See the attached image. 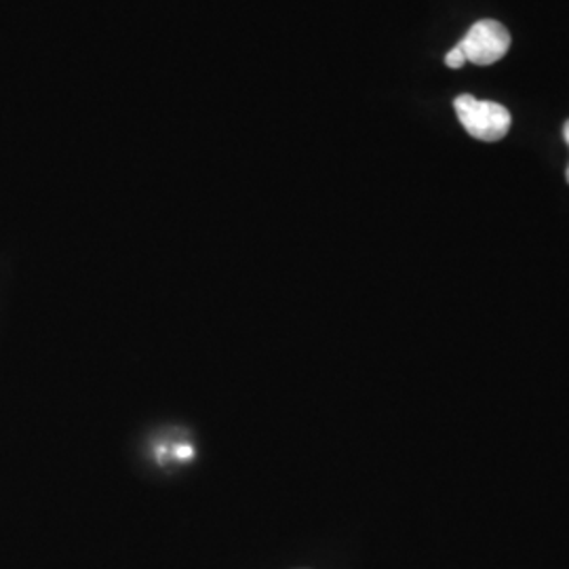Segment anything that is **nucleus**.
<instances>
[{"mask_svg":"<svg viewBox=\"0 0 569 569\" xmlns=\"http://www.w3.org/2000/svg\"><path fill=\"white\" fill-rule=\"evenodd\" d=\"M458 121L467 129L468 136L481 142H498L510 129V112L502 103L483 102L472 96H458L456 102Z\"/></svg>","mask_w":569,"mask_h":569,"instance_id":"f257e3e1","label":"nucleus"},{"mask_svg":"<svg viewBox=\"0 0 569 569\" xmlns=\"http://www.w3.org/2000/svg\"><path fill=\"white\" fill-rule=\"evenodd\" d=\"M465 51V58L477 66H491L509 53V30L496 20L477 21L467 32V37L458 42Z\"/></svg>","mask_w":569,"mask_h":569,"instance_id":"f03ea898","label":"nucleus"},{"mask_svg":"<svg viewBox=\"0 0 569 569\" xmlns=\"http://www.w3.org/2000/svg\"><path fill=\"white\" fill-rule=\"evenodd\" d=\"M465 63H467L465 51L456 44V47L449 51L448 56H446V66H448V68H453V70H458V68H462Z\"/></svg>","mask_w":569,"mask_h":569,"instance_id":"7ed1b4c3","label":"nucleus"},{"mask_svg":"<svg viewBox=\"0 0 569 569\" xmlns=\"http://www.w3.org/2000/svg\"><path fill=\"white\" fill-rule=\"evenodd\" d=\"M192 453H194V449L190 448L188 443H182V446H178V448L173 449V456H176L178 460H190Z\"/></svg>","mask_w":569,"mask_h":569,"instance_id":"20e7f679","label":"nucleus"},{"mask_svg":"<svg viewBox=\"0 0 569 569\" xmlns=\"http://www.w3.org/2000/svg\"><path fill=\"white\" fill-rule=\"evenodd\" d=\"M563 138H566V142L569 146V121L566 122V127H563Z\"/></svg>","mask_w":569,"mask_h":569,"instance_id":"39448f33","label":"nucleus"},{"mask_svg":"<svg viewBox=\"0 0 569 569\" xmlns=\"http://www.w3.org/2000/svg\"><path fill=\"white\" fill-rule=\"evenodd\" d=\"M566 178H568V182H569V167H568V173H566Z\"/></svg>","mask_w":569,"mask_h":569,"instance_id":"423d86ee","label":"nucleus"}]
</instances>
